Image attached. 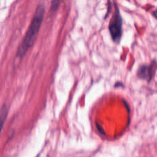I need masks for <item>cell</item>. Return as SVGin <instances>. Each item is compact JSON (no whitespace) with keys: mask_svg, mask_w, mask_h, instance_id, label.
I'll return each mask as SVG.
<instances>
[{"mask_svg":"<svg viewBox=\"0 0 157 157\" xmlns=\"http://www.w3.org/2000/svg\"><path fill=\"white\" fill-rule=\"evenodd\" d=\"M157 70V63L153 61L150 64H143L139 66L137 71V77L141 79L151 81Z\"/></svg>","mask_w":157,"mask_h":157,"instance_id":"3","label":"cell"},{"mask_svg":"<svg viewBox=\"0 0 157 157\" xmlns=\"http://www.w3.org/2000/svg\"><path fill=\"white\" fill-rule=\"evenodd\" d=\"M123 84L120 82H117L115 84V87H123Z\"/></svg>","mask_w":157,"mask_h":157,"instance_id":"6","label":"cell"},{"mask_svg":"<svg viewBox=\"0 0 157 157\" xmlns=\"http://www.w3.org/2000/svg\"><path fill=\"white\" fill-rule=\"evenodd\" d=\"M123 21L117 5L115 4V12L109 23V29L112 40L119 43L122 36Z\"/></svg>","mask_w":157,"mask_h":157,"instance_id":"2","label":"cell"},{"mask_svg":"<svg viewBox=\"0 0 157 157\" xmlns=\"http://www.w3.org/2000/svg\"><path fill=\"white\" fill-rule=\"evenodd\" d=\"M44 13L45 7L44 4H39L36 10L27 33L18 48L17 56L18 57H23L29 48L34 43L40 28Z\"/></svg>","mask_w":157,"mask_h":157,"instance_id":"1","label":"cell"},{"mask_svg":"<svg viewBox=\"0 0 157 157\" xmlns=\"http://www.w3.org/2000/svg\"><path fill=\"white\" fill-rule=\"evenodd\" d=\"M8 114V109L6 105H3L0 108V133L3 128Z\"/></svg>","mask_w":157,"mask_h":157,"instance_id":"4","label":"cell"},{"mask_svg":"<svg viewBox=\"0 0 157 157\" xmlns=\"http://www.w3.org/2000/svg\"><path fill=\"white\" fill-rule=\"evenodd\" d=\"M60 2V0H52L51 3V10L52 11H56L58 7Z\"/></svg>","mask_w":157,"mask_h":157,"instance_id":"5","label":"cell"},{"mask_svg":"<svg viewBox=\"0 0 157 157\" xmlns=\"http://www.w3.org/2000/svg\"><path fill=\"white\" fill-rule=\"evenodd\" d=\"M152 14H153V17H155V18L157 19V9H156L155 10H154V11L152 12Z\"/></svg>","mask_w":157,"mask_h":157,"instance_id":"7","label":"cell"}]
</instances>
